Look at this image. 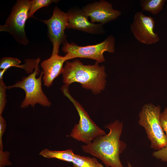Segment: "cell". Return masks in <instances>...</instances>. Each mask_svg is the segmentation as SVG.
<instances>
[{"mask_svg":"<svg viewBox=\"0 0 167 167\" xmlns=\"http://www.w3.org/2000/svg\"><path fill=\"white\" fill-rule=\"evenodd\" d=\"M109 133L98 137L91 143L81 146L83 152L100 159L106 167H124L120 155L126 148L120 137L123 123L118 120L105 126Z\"/></svg>","mask_w":167,"mask_h":167,"instance_id":"cell-1","label":"cell"},{"mask_svg":"<svg viewBox=\"0 0 167 167\" xmlns=\"http://www.w3.org/2000/svg\"><path fill=\"white\" fill-rule=\"evenodd\" d=\"M105 70L104 66H100L96 62L93 65H85L78 59L71 62L67 61L62 73L63 82L68 86L78 82L83 88L91 90L97 94L105 88Z\"/></svg>","mask_w":167,"mask_h":167,"instance_id":"cell-2","label":"cell"},{"mask_svg":"<svg viewBox=\"0 0 167 167\" xmlns=\"http://www.w3.org/2000/svg\"><path fill=\"white\" fill-rule=\"evenodd\" d=\"M161 113L160 105L150 103L143 105L139 114V124L145 130L150 142V148L155 151L167 145V137L160 121Z\"/></svg>","mask_w":167,"mask_h":167,"instance_id":"cell-3","label":"cell"},{"mask_svg":"<svg viewBox=\"0 0 167 167\" xmlns=\"http://www.w3.org/2000/svg\"><path fill=\"white\" fill-rule=\"evenodd\" d=\"M68 87L64 84L61 89L73 104L79 117L78 123L74 126L69 136L85 144H89L96 138L106 134V132L96 125L82 106L71 95Z\"/></svg>","mask_w":167,"mask_h":167,"instance_id":"cell-4","label":"cell"},{"mask_svg":"<svg viewBox=\"0 0 167 167\" xmlns=\"http://www.w3.org/2000/svg\"><path fill=\"white\" fill-rule=\"evenodd\" d=\"M37 63L34 71L27 77L18 81L14 85L7 86V89L19 88L25 92V97L21 104V108H25L30 105L34 108L35 105L39 104L44 107H49L51 103L43 92L42 88V71L38 78L40 70Z\"/></svg>","mask_w":167,"mask_h":167,"instance_id":"cell-5","label":"cell"},{"mask_svg":"<svg viewBox=\"0 0 167 167\" xmlns=\"http://www.w3.org/2000/svg\"><path fill=\"white\" fill-rule=\"evenodd\" d=\"M115 38L110 35L101 42L96 45L81 46L74 43H69L67 41L62 47L67 61L78 58L91 59L99 63L104 62L105 52L113 53L115 52Z\"/></svg>","mask_w":167,"mask_h":167,"instance_id":"cell-6","label":"cell"},{"mask_svg":"<svg viewBox=\"0 0 167 167\" xmlns=\"http://www.w3.org/2000/svg\"><path fill=\"white\" fill-rule=\"evenodd\" d=\"M30 0H17L12 8L5 24L0 25V31L10 33L19 43L24 45L29 43L25 31L28 19Z\"/></svg>","mask_w":167,"mask_h":167,"instance_id":"cell-7","label":"cell"},{"mask_svg":"<svg viewBox=\"0 0 167 167\" xmlns=\"http://www.w3.org/2000/svg\"><path fill=\"white\" fill-rule=\"evenodd\" d=\"M41 21L48 27V36L53 46L52 54H58L60 45L67 41L64 31L68 23L67 13L56 6L51 17L48 19Z\"/></svg>","mask_w":167,"mask_h":167,"instance_id":"cell-8","label":"cell"},{"mask_svg":"<svg viewBox=\"0 0 167 167\" xmlns=\"http://www.w3.org/2000/svg\"><path fill=\"white\" fill-rule=\"evenodd\" d=\"M155 21L153 18L145 15L142 11L135 13L130 25L131 32L139 42L147 45L158 42V35L154 31Z\"/></svg>","mask_w":167,"mask_h":167,"instance_id":"cell-9","label":"cell"},{"mask_svg":"<svg viewBox=\"0 0 167 167\" xmlns=\"http://www.w3.org/2000/svg\"><path fill=\"white\" fill-rule=\"evenodd\" d=\"M82 9L91 22L103 25L116 19L121 15L120 11L114 9L111 3L104 0L88 4Z\"/></svg>","mask_w":167,"mask_h":167,"instance_id":"cell-10","label":"cell"},{"mask_svg":"<svg viewBox=\"0 0 167 167\" xmlns=\"http://www.w3.org/2000/svg\"><path fill=\"white\" fill-rule=\"evenodd\" d=\"M67 13L68 21L67 28L78 30L92 34H101L104 33L103 25L89 21L88 17L82 9L75 7L70 9Z\"/></svg>","mask_w":167,"mask_h":167,"instance_id":"cell-11","label":"cell"},{"mask_svg":"<svg viewBox=\"0 0 167 167\" xmlns=\"http://www.w3.org/2000/svg\"><path fill=\"white\" fill-rule=\"evenodd\" d=\"M67 60L65 56L58 54H51L50 57L41 63L42 68L43 79L45 86H50L54 79L62 74L64 62Z\"/></svg>","mask_w":167,"mask_h":167,"instance_id":"cell-12","label":"cell"},{"mask_svg":"<svg viewBox=\"0 0 167 167\" xmlns=\"http://www.w3.org/2000/svg\"><path fill=\"white\" fill-rule=\"evenodd\" d=\"M74 154L71 149L58 151L45 149L40 152L39 155L47 158H56L68 162H72Z\"/></svg>","mask_w":167,"mask_h":167,"instance_id":"cell-13","label":"cell"},{"mask_svg":"<svg viewBox=\"0 0 167 167\" xmlns=\"http://www.w3.org/2000/svg\"><path fill=\"white\" fill-rule=\"evenodd\" d=\"M165 2V0H141L140 4L142 11L156 15L162 10Z\"/></svg>","mask_w":167,"mask_h":167,"instance_id":"cell-14","label":"cell"},{"mask_svg":"<svg viewBox=\"0 0 167 167\" xmlns=\"http://www.w3.org/2000/svg\"><path fill=\"white\" fill-rule=\"evenodd\" d=\"M95 158L74 154L72 161L74 167H99Z\"/></svg>","mask_w":167,"mask_h":167,"instance_id":"cell-15","label":"cell"},{"mask_svg":"<svg viewBox=\"0 0 167 167\" xmlns=\"http://www.w3.org/2000/svg\"><path fill=\"white\" fill-rule=\"evenodd\" d=\"M58 0H32L30 3L28 14V19L33 17L37 10L44 7L47 6L53 2H57Z\"/></svg>","mask_w":167,"mask_h":167,"instance_id":"cell-16","label":"cell"},{"mask_svg":"<svg viewBox=\"0 0 167 167\" xmlns=\"http://www.w3.org/2000/svg\"><path fill=\"white\" fill-rule=\"evenodd\" d=\"M21 63V61L16 58L8 57L3 58L0 60V69L7 70L11 67H18Z\"/></svg>","mask_w":167,"mask_h":167,"instance_id":"cell-17","label":"cell"},{"mask_svg":"<svg viewBox=\"0 0 167 167\" xmlns=\"http://www.w3.org/2000/svg\"><path fill=\"white\" fill-rule=\"evenodd\" d=\"M2 78L0 79V115H2L6 102V90L7 86L4 83Z\"/></svg>","mask_w":167,"mask_h":167,"instance_id":"cell-18","label":"cell"},{"mask_svg":"<svg viewBox=\"0 0 167 167\" xmlns=\"http://www.w3.org/2000/svg\"><path fill=\"white\" fill-rule=\"evenodd\" d=\"M152 155L162 162H167V145L161 149L154 152Z\"/></svg>","mask_w":167,"mask_h":167,"instance_id":"cell-19","label":"cell"},{"mask_svg":"<svg viewBox=\"0 0 167 167\" xmlns=\"http://www.w3.org/2000/svg\"><path fill=\"white\" fill-rule=\"evenodd\" d=\"M9 154L7 152H5L3 150H0V167H4L12 165L9 160Z\"/></svg>","mask_w":167,"mask_h":167,"instance_id":"cell-20","label":"cell"},{"mask_svg":"<svg viewBox=\"0 0 167 167\" xmlns=\"http://www.w3.org/2000/svg\"><path fill=\"white\" fill-rule=\"evenodd\" d=\"M160 121L162 129L167 137V107L161 113Z\"/></svg>","mask_w":167,"mask_h":167,"instance_id":"cell-21","label":"cell"},{"mask_svg":"<svg viewBox=\"0 0 167 167\" xmlns=\"http://www.w3.org/2000/svg\"><path fill=\"white\" fill-rule=\"evenodd\" d=\"M6 127V122L2 115H0V150H3L2 137Z\"/></svg>","mask_w":167,"mask_h":167,"instance_id":"cell-22","label":"cell"},{"mask_svg":"<svg viewBox=\"0 0 167 167\" xmlns=\"http://www.w3.org/2000/svg\"><path fill=\"white\" fill-rule=\"evenodd\" d=\"M6 70H1L0 71V79L3 78V76L4 73L6 71Z\"/></svg>","mask_w":167,"mask_h":167,"instance_id":"cell-23","label":"cell"},{"mask_svg":"<svg viewBox=\"0 0 167 167\" xmlns=\"http://www.w3.org/2000/svg\"><path fill=\"white\" fill-rule=\"evenodd\" d=\"M97 163L99 167H105L101 163H99L97 161Z\"/></svg>","mask_w":167,"mask_h":167,"instance_id":"cell-24","label":"cell"},{"mask_svg":"<svg viewBox=\"0 0 167 167\" xmlns=\"http://www.w3.org/2000/svg\"><path fill=\"white\" fill-rule=\"evenodd\" d=\"M127 165L128 167H133L131 164L129 162H127Z\"/></svg>","mask_w":167,"mask_h":167,"instance_id":"cell-25","label":"cell"}]
</instances>
